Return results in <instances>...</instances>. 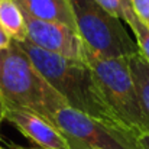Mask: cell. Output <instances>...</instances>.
Wrapping results in <instances>:
<instances>
[{
	"label": "cell",
	"mask_w": 149,
	"mask_h": 149,
	"mask_svg": "<svg viewBox=\"0 0 149 149\" xmlns=\"http://www.w3.org/2000/svg\"><path fill=\"white\" fill-rule=\"evenodd\" d=\"M75 29L86 48L103 58H129L138 52L136 41L96 0H70Z\"/></svg>",
	"instance_id": "cell-4"
},
{
	"label": "cell",
	"mask_w": 149,
	"mask_h": 149,
	"mask_svg": "<svg viewBox=\"0 0 149 149\" xmlns=\"http://www.w3.org/2000/svg\"><path fill=\"white\" fill-rule=\"evenodd\" d=\"M17 44L28 54L51 87L64 97L68 107L106 123L123 127L104 103L96 78L84 59H72L51 54L28 41Z\"/></svg>",
	"instance_id": "cell-1"
},
{
	"label": "cell",
	"mask_w": 149,
	"mask_h": 149,
	"mask_svg": "<svg viewBox=\"0 0 149 149\" xmlns=\"http://www.w3.org/2000/svg\"><path fill=\"white\" fill-rule=\"evenodd\" d=\"M7 149H25L23 146H17V145H10Z\"/></svg>",
	"instance_id": "cell-16"
},
{
	"label": "cell",
	"mask_w": 149,
	"mask_h": 149,
	"mask_svg": "<svg viewBox=\"0 0 149 149\" xmlns=\"http://www.w3.org/2000/svg\"><path fill=\"white\" fill-rule=\"evenodd\" d=\"M136 16L149 28V0H129Z\"/></svg>",
	"instance_id": "cell-12"
},
{
	"label": "cell",
	"mask_w": 149,
	"mask_h": 149,
	"mask_svg": "<svg viewBox=\"0 0 149 149\" xmlns=\"http://www.w3.org/2000/svg\"><path fill=\"white\" fill-rule=\"evenodd\" d=\"M10 42H12V39L4 33V31L0 28V49H3V48H6V47H9L10 45Z\"/></svg>",
	"instance_id": "cell-13"
},
{
	"label": "cell",
	"mask_w": 149,
	"mask_h": 149,
	"mask_svg": "<svg viewBox=\"0 0 149 149\" xmlns=\"http://www.w3.org/2000/svg\"><path fill=\"white\" fill-rule=\"evenodd\" d=\"M138 142H139V145H141L142 149H149V133L138 136Z\"/></svg>",
	"instance_id": "cell-14"
},
{
	"label": "cell",
	"mask_w": 149,
	"mask_h": 149,
	"mask_svg": "<svg viewBox=\"0 0 149 149\" xmlns=\"http://www.w3.org/2000/svg\"><path fill=\"white\" fill-rule=\"evenodd\" d=\"M25 149H39V148H35V146H33V148H25Z\"/></svg>",
	"instance_id": "cell-17"
},
{
	"label": "cell",
	"mask_w": 149,
	"mask_h": 149,
	"mask_svg": "<svg viewBox=\"0 0 149 149\" xmlns=\"http://www.w3.org/2000/svg\"><path fill=\"white\" fill-rule=\"evenodd\" d=\"M54 126L65 136L71 149H142L138 136L71 107H62L54 116Z\"/></svg>",
	"instance_id": "cell-5"
},
{
	"label": "cell",
	"mask_w": 149,
	"mask_h": 149,
	"mask_svg": "<svg viewBox=\"0 0 149 149\" xmlns=\"http://www.w3.org/2000/svg\"><path fill=\"white\" fill-rule=\"evenodd\" d=\"M26 41L41 49L65 58L83 59L84 44L77 29L64 23L35 19L25 13Z\"/></svg>",
	"instance_id": "cell-6"
},
{
	"label": "cell",
	"mask_w": 149,
	"mask_h": 149,
	"mask_svg": "<svg viewBox=\"0 0 149 149\" xmlns=\"http://www.w3.org/2000/svg\"><path fill=\"white\" fill-rule=\"evenodd\" d=\"M23 13L41 19L64 23L75 29V20L70 0H16Z\"/></svg>",
	"instance_id": "cell-8"
},
{
	"label": "cell",
	"mask_w": 149,
	"mask_h": 149,
	"mask_svg": "<svg viewBox=\"0 0 149 149\" xmlns=\"http://www.w3.org/2000/svg\"><path fill=\"white\" fill-rule=\"evenodd\" d=\"M4 113H6V106H4L3 100L0 97V126H1V122L4 120Z\"/></svg>",
	"instance_id": "cell-15"
},
{
	"label": "cell",
	"mask_w": 149,
	"mask_h": 149,
	"mask_svg": "<svg viewBox=\"0 0 149 149\" xmlns=\"http://www.w3.org/2000/svg\"><path fill=\"white\" fill-rule=\"evenodd\" d=\"M83 59L90 67L101 97L117 122L135 136L145 135V123L127 58H103L84 47Z\"/></svg>",
	"instance_id": "cell-3"
},
{
	"label": "cell",
	"mask_w": 149,
	"mask_h": 149,
	"mask_svg": "<svg viewBox=\"0 0 149 149\" xmlns=\"http://www.w3.org/2000/svg\"><path fill=\"white\" fill-rule=\"evenodd\" d=\"M0 28L12 41H26L25 13L16 0H0Z\"/></svg>",
	"instance_id": "cell-10"
},
{
	"label": "cell",
	"mask_w": 149,
	"mask_h": 149,
	"mask_svg": "<svg viewBox=\"0 0 149 149\" xmlns=\"http://www.w3.org/2000/svg\"><path fill=\"white\" fill-rule=\"evenodd\" d=\"M122 19L132 29L141 55L149 62V28L136 16L129 0H122Z\"/></svg>",
	"instance_id": "cell-11"
},
{
	"label": "cell",
	"mask_w": 149,
	"mask_h": 149,
	"mask_svg": "<svg viewBox=\"0 0 149 149\" xmlns=\"http://www.w3.org/2000/svg\"><path fill=\"white\" fill-rule=\"evenodd\" d=\"M127 64L141 103V110L145 123V133H149V62L138 51L136 54L127 58Z\"/></svg>",
	"instance_id": "cell-9"
},
{
	"label": "cell",
	"mask_w": 149,
	"mask_h": 149,
	"mask_svg": "<svg viewBox=\"0 0 149 149\" xmlns=\"http://www.w3.org/2000/svg\"><path fill=\"white\" fill-rule=\"evenodd\" d=\"M4 119L10 122L35 148L39 149H71L65 136L42 116L26 111L6 109Z\"/></svg>",
	"instance_id": "cell-7"
},
{
	"label": "cell",
	"mask_w": 149,
	"mask_h": 149,
	"mask_svg": "<svg viewBox=\"0 0 149 149\" xmlns=\"http://www.w3.org/2000/svg\"><path fill=\"white\" fill-rule=\"evenodd\" d=\"M0 149H6V148H3V146H1V145H0Z\"/></svg>",
	"instance_id": "cell-18"
},
{
	"label": "cell",
	"mask_w": 149,
	"mask_h": 149,
	"mask_svg": "<svg viewBox=\"0 0 149 149\" xmlns=\"http://www.w3.org/2000/svg\"><path fill=\"white\" fill-rule=\"evenodd\" d=\"M0 97L6 109L32 111L51 123L55 113L68 106L15 41L0 49Z\"/></svg>",
	"instance_id": "cell-2"
}]
</instances>
